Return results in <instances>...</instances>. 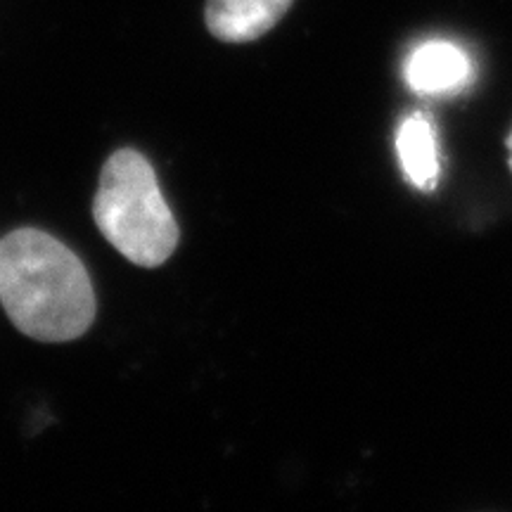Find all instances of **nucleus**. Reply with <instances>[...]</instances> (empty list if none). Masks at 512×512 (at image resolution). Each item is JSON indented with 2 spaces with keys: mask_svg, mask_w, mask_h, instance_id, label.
Listing matches in <instances>:
<instances>
[{
  "mask_svg": "<svg viewBox=\"0 0 512 512\" xmlns=\"http://www.w3.org/2000/svg\"><path fill=\"white\" fill-rule=\"evenodd\" d=\"M396 150L403 174L420 190H434L439 183V143L432 121L425 114H411L401 121L396 133Z\"/></svg>",
  "mask_w": 512,
  "mask_h": 512,
  "instance_id": "5",
  "label": "nucleus"
},
{
  "mask_svg": "<svg viewBox=\"0 0 512 512\" xmlns=\"http://www.w3.org/2000/svg\"><path fill=\"white\" fill-rule=\"evenodd\" d=\"M0 304L22 335L46 344L83 337L98 311L83 261L38 228H17L0 240Z\"/></svg>",
  "mask_w": 512,
  "mask_h": 512,
  "instance_id": "1",
  "label": "nucleus"
},
{
  "mask_svg": "<svg viewBox=\"0 0 512 512\" xmlns=\"http://www.w3.org/2000/svg\"><path fill=\"white\" fill-rule=\"evenodd\" d=\"M93 221L110 245L143 268H157L176 252V216L143 152L121 147L107 157L93 200Z\"/></svg>",
  "mask_w": 512,
  "mask_h": 512,
  "instance_id": "2",
  "label": "nucleus"
},
{
  "mask_svg": "<svg viewBox=\"0 0 512 512\" xmlns=\"http://www.w3.org/2000/svg\"><path fill=\"white\" fill-rule=\"evenodd\" d=\"M510 147H512V140H510Z\"/></svg>",
  "mask_w": 512,
  "mask_h": 512,
  "instance_id": "6",
  "label": "nucleus"
},
{
  "mask_svg": "<svg viewBox=\"0 0 512 512\" xmlns=\"http://www.w3.org/2000/svg\"><path fill=\"white\" fill-rule=\"evenodd\" d=\"M294 0H207L204 22L223 43H252L266 36Z\"/></svg>",
  "mask_w": 512,
  "mask_h": 512,
  "instance_id": "3",
  "label": "nucleus"
},
{
  "mask_svg": "<svg viewBox=\"0 0 512 512\" xmlns=\"http://www.w3.org/2000/svg\"><path fill=\"white\" fill-rule=\"evenodd\" d=\"M403 74L415 93H451L472 79V62L456 43L427 41L413 50Z\"/></svg>",
  "mask_w": 512,
  "mask_h": 512,
  "instance_id": "4",
  "label": "nucleus"
}]
</instances>
